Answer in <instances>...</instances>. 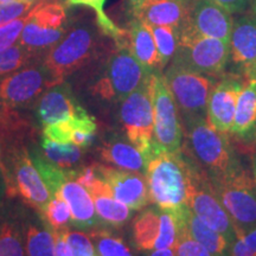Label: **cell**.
Wrapping results in <instances>:
<instances>
[{
  "label": "cell",
  "mask_w": 256,
  "mask_h": 256,
  "mask_svg": "<svg viewBox=\"0 0 256 256\" xmlns=\"http://www.w3.org/2000/svg\"><path fill=\"white\" fill-rule=\"evenodd\" d=\"M104 37L107 36L98 24L89 20H78L70 26L62 40L43 57L50 75L51 87L64 82L70 75L94 60Z\"/></svg>",
  "instance_id": "obj_1"
},
{
  "label": "cell",
  "mask_w": 256,
  "mask_h": 256,
  "mask_svg": "<svg viewBox=\"0 0 256 256\" xmlns=\"http://www.w3.org/2000/svg\"><path fill=\"white\" fill-rule=\"evenodd\" d=\"M180 152L166 151L154 142L145 156L150 200L159 209L170 212L186 206V176Z\"/></svg>",
  "instance_id": "obj_2"
},
{
  "label": "cell",
  "mask_w": 256,
  "mask_h": 256,
  "mask_svg": "<svg viewBox=\"0 0 256 256\" xmlns=\"http://www.w3.org/2000/svg\"><path fill=\"white\" fill-rule=\"evenodd\" d=\"M184 136L188 147L183 148L209 177L222 174L241 164L230 145L228 134L216 130L206 118H185Z\"/></svg>",
  "instance_id": "obj_3"
},
{
  "label": "cell",
  "mask_w": 256,
  "mask_h": 256,
  "mask_svg": "<svg viewBox=\"0 0 256 256\" xmlns=\"http://www.w3.org/2000/svg\"><path fill=\"white\" fill-rule=\"evenodd\" d=\"M114 44V50L90 87L92 94L106 102L124 101L153 72L130 52L127 36L122 42Z\"/></svg>",
  "instance_id": "obj_4"
},
{
  "label": "cell",
  "mask_w": 256,
  "mask_h": 256,
  "mask_svg": "<svg viewBox=\"0 0 256 256\" xmlns=\"http://www.w3.org/2000/svg\"><path fill=\"white\" fill-rule=\"evenodd\" d=\"M180 153L186 176V206L194 215L222 234L232 244L235 228L214 190L209 176L184 150Z\"/></svg>",
  "instance_id": "obj_5"
},
{
  "label": "cell",
  "mask_w": 256,
  "mask_h": 256,
  "mask_svg": "<svg viewBox=\"0 0 256 256\" xmlns=\"http://www.w3.org/2000/svg\"><path fill=\"white\" fill-rule=\"evenodd\" d=\"M214 190L235 229L256 226V186L252 176L240 164L222 174L209 177Z\"/></svg>",
  "instance_id": "obj_6"
},
{
  "label": "cell",
  "mask_w": 256,
  "mask_h": 256,
  "mask_svg": "<svg viewBox=\"0 0 256 256\" xmlns=\"http://www.w3.org/2000/svg\"><path fill=\"white\" fill-rule=\"evenodd\" d=\"M170 63L220 78L229 63V44L216 38L200 36L186 22L179 31L177 51Z\"/></svg>",
  "instance_id": "obj_7"
},
{
  "label": "cell",
  "mask_w": 256,
  "mask_h": 256,
  "mask_svg": "<svg viewBox=\"0 0 256 256\" xmlns=\"http://www.w3.org/2000/svg\"><path fill=\"white\" fill-rule=\"evenodd\" d=\"M66 4L58 2H40L30 11L18 44L34 54L44 56L69 30Z\"/></svg>",
  "instance_id": "obj_8"
},
{
  "label": "cell",
  "mask_w": 256,
  "mask_h": 256,
  "mask_svg": "<svg viewBox=\"0 0 256 256\" xmlns=\"http://www.w3.org/2000/svg\"><path fill=\"white\" fill-rule=\"evenodd\" d=\"M152 74L120 102V119L124 132L130 142L144 156L148 154L154 142Z\"/></svg>",
  "instance_id": "obj_9"
},
{
  "label": "cell",
  "mask_w": 256,
  "mask_h": 256,
  "mask_svg": "<svg viewBox=\"0 0 256 256\" xmlns=\"http://www.w3.org/2000/svg\"><path fill=\"white\" fill-rule=\"evenodd\" d=\"M179 112L185 118H206L208 100L218 78L192 72L171 63L162 74Z\"/></svg>",
  "instance_id": "obj_10"
},
{
  "label": "cell",
  "mask_w": 256,
  "mask_h": 256,
  "mask_svg": "<svg viewBox=\"0 0 256 256\" xmlns=\"http://www.w3.org/2000/svg\"><path fill=\"white\" fill-rule=\"evenodd\" d=\"M50 87L43 58H36L0 82V104L8 110L30 107Z\"/></svg>",
  "instance_id": "obj_11"
},
{
  "label": "cell",
  "mask_w": 256,
  "mask_h": 256,
  "mask_svg": "<svg viewBox=\"0 0 256 256\" xmlns=\"http://www.w3.org/2000/svg\"><path fill=\"white\" fill-rule=\"evenodd\" d=\"M154 142L171 153H179L184 144V127L177 104L162 72H153Z\"/></svg>",
  "instance_id": "obj_12"
},
{
  "label": "cell",
  "mask_w": 256,
  "mask_h": 256,
  "mask_svg": "<svg viewBox=\"0 0 256 256\" xmlns=\"http://www.w3.org/2000/svg\"><path fill=\"white\" fill-rule=\"evenodd\" d=\"M177 232V216L159 208L142 211L133 223L134 243L138 249L146 252L174 249Z\"/></svg>",
  "instance_id": "obj_13"
},
{
  "label": "cell",
  "mask_w": 256,
  "mask_h": 256,
  "mask_svg": "<svg viewBox=\"0 0 256 256\" xmlns=\"http://www.w3.org/2000/svg\"><path fill=\"white\" fill-rule=\"evenodd\" d=\"M229 62L246 81L256 78V16L243 12L234 19L229 42Z\"/></svg>",
  "instance_id": "obj_14"
},
{
  "label": "cell",
  "mask_w": 256,
  "mask_h": 256,
  "mask_svg": "<svg viewBox=\"0 0 256 256\" xmlns=\"http://www.w3.org/2000/svg\"><path fill=\"white\" fill-rule=\"evenodd\" d=\"M246 80L236 74L224 75L210 92L206 107V119L216 130L229 134L235 116L236 104Z\"/></svg>",
  "instance_id": "obj_15"
},
{
  "label": "cell",
  "mask_w": 256,
  "mask_h": 256,
  "mask_svg": "<svg viewBox=\"0 0 256 256\" xmlns=\"http://www.w3.org/2000/svg\"><path fill=\"white\" fill-rule=\"evenodd\" d=\"M96 174L108 184L112 194L132 210H142L151 202L146 177L140 172L96 165Z\"/></svg>",
  "instance_id": "obj_16"
},
{
  "label": "cell",
  "mask_w": 256,
  "mask_h": 256,
  "mask_svg": "<svg viewBox=\"0 0 256 256\" xmlns=\"http://www.w3.org/2000/svg\"><path fill=\"white\" fill-rule=\"evenodd\" d=\"M232 24V14L212 0H194L190 5L188 25L200 36L229 44Z\"/></svg>",
  "instance_id": "obj_17"
},
{
  "label": "cell",
  "mask_w": 256,
  "mask_h": 256,
  "mask_svg": "<svg viewBox=\"0 0 256 256\" xmlns=\"http://www.w3.org/2000/svg\"><path fill=\"white\" fill-rule=\"evenodd\" d=\"M37 114L43 126L72 118L89 115L75 98L72 87L66 81L48 88L37 104Z\"/></svg>",
  "instance_id": "obj_18"
},
{
  "label": "cell",
  "mask_w": 256,
  "mask_h": 256,
  "mask_svg": "<svg viewBox=\"0 0 256 256\" xmlns=\"http://www.w3.org/2000/svg\"><path fill=\"white\" fill-rule=\"evenodd\" d=\"M12 174H14V184L19 194L32 208L44 214L48 203L51 200L50 191L42 179L40 174H38L31 156L24 148L16 152Z\"/></svg>",
  "instance_id": "obj_19"
},
{
  "label": "cell",
  "mask_w": 256,
  "mask_h": 256,
  "mask_svg": "<svg viewBox=\"0 0 256 256\" xmlns=\"http://www.w3.org/2000/svg\"><path fill=\"white\" fill-rule=\"evenodd\" d=\"M190 5L178 0H146L130 17L152 26H170L178 32L188 20Z\"/></svg>",
  "instance_id": "obj_20"
},
{
  "label": "cell",
  "mask_w": 256,
  "mask_h": 256,
  "mask_svg": "<svg viewBox=\"0 0 256 256\" xmlns=\"http://www.w3.org/2000/svg\"><path fill=\"white\" fill-rule=\"evenodd\" d=\"M232 134L242 142H256V78L246 81L236 104Z\"/></svg>",
  "instance_id": "obj_21"
},
{
  "label": "cell",
  "mask_w": 256,
  "mask_h": 256,
  "mask_svg": "<svg viewBox=\"0 0 256 256\" xmlns=\"http://www.w3.org/2000/svg\"><path fill=\"white\" fill-rule=\"evenodd\" d=\"M68 203L72 220L78 228H90L98 223V214L89 191L83 185L70 178L60 186L58 194Z\"/></svg>",
  "instance_id": "obj_22"
},
{
  "label": "cell",
  "mask_w": 256,
  "mask_h": 256,
  "mask_svg": "<svg viewBox=\"0 0 256 256\" xmlns=\"http://www.w3.org/2000/svg\"><path fill=\"white\" fill-rule=\"evenodd\" d=\"M126 36L128 48L139 63L151 72H162L158 50L148 25L138 19L130 18Z\"/></svg>",
  "instance_id": "obj_23"
},
{
  "label": "cell",
  "mask_w": 256,
  "mask_h": 256,
  "mask_svg": "<svg viewBox=\"0 0 256 256\" xmlns=\"http://www.w3.org/2000/svg\"><path fill=\"white\" fill-rule=\"evenodd\" d=\"M88 191L94 202L96 214L104 222L110 226H119L130 220L132 209L118 200L112 194L108 184L100 177L96 179V182L88 188Z\"/></svg>",
  "instance_id": "obj_24"
},
{
  "label": "cell",
  "mask_w": 256,
  "mask_h": 256,
  "mask_svg": "<svg viewBox=\"0 0 256 256\" xmlns=\"http://www.w3.org/2000/svg\"><path fill=\"white\" fill-rule=\"evenodd\" d=\"M182 215L192 238L206 247L211 254L214 256H230L232 244L222 234L204 223L188 206L182 209Z\"/></svg>",
  "instance_id": "obj_25"
},
{
  "label": "cell",
  "mask_w": 256,
  "mask_h": 256,
  "mask_svg": "<svg viewBox=\"0 0 256 256\" xmlns=\"http://www.w3.org/2000/svg\"><path fill=\"white\" fill-rule=\"evenodd\" d=\"M100 154L104 162L119 168L140 174L145 172V156L132 144L124 142L122 140H110L104 144L100 150Z\"/></svg>",
  "instance_id": "obj_26"
},
{
  "label": "cell",
  "mask_w": 256,
  "mask_h": 256,
  "mask_svg": "<svg viewBox=\"0 0 256 256\" xmlns=\"http://www.w3.org/2000/svg\"><path fill=\"white\" fill-rule=\"evenodd\" d=\"M30 156L32 162L36 166L38 174H40L46 188H49L51 197L58 194L60 186L68 179L76 177L75 171H66L63 168H60V166L50 162L46 156H40V153L34 152Z\"/></svg>",
  "instance_id": "obj_27"
},
{
  "label": "cell",
  "mask_w": 256,
  "mask_h": 256,
  "mask_svg": "<svg viewBox=\"0 0 256 256\" xmlns=\"http://www.w3.org/2000/svg\"><path fill=\"white\" fill-rule=\"evenodd\" d=\"M106 0H66V6H86L92 8L96 14V24L100 30L114 43H120L126 38V31L121 30L110 20L104 12Z\"/></svg>",
  "instance_id": "obj_28"
},
{
  "label": "cell",
  "mask_w": 256,
  "mask_h": 256,
  "mask_svg": "<svg viewBox=\"0 0 256 256\" xmlns=\"http://www.w3.org/2000/svg\"><path fill=\"white\" fill-rule=\"evenodd\" d=\"M42 148L44 156L50 162L63 168L78 164L82 156V151L78 146L72 144L54 142L46 138L42 142Z\"/></svg>",
  "instance_id": "obj_29"
},
{
  "label": "cell",
  "mask_w": 256,
  "mask_h": 256,
  "mask_svg": "<svg viewBox=\"0 0 256 256\" xmlns=\"http://www.w3.org/2000/svg\"><path fill=\"white\" fill-rule=\"evenodd\" d=\"M151 28L153 38H154L156 50H158L160 70H164L168 63L174 58L178 48L179 32L174 28L170 26H152Z\"/></svg>",
  "instance_id": "obj_30"
},
{
  "label": "cell",
  "mask_w": 256,
  "mask_h": 256,
  "mask_svg": "<svg viewBox=\"0 0 256 256\" xmlns=\"http://www.w3.org/2000/svg\"><path fill=\"white\" fill-rule=\"evenodd\" d=\"M36 58L40 57L34 56L18 43L8 49L0 50V82Z\"/></svg>",
  "instance_id": "obj_31"
},
{
  "label": "cell",
  "mask_w": 256,
  "mask_h": 256,
  "mask_svg": "<svg viewBox=\"0 0 256 256\" xmlns=\"http://www.w3.org/2000/svg\"><path fill=\"white\" fill-rule=\"evenodd\" d=\"M185 208V206H184ZM177 216L178 220V232L174 252L176 256H214L206 247L197 242L196 240L188 232L186 224L184 222L182 209L174 212Z\"/></svg>",
  "instance_id": "obj_32"
},
{
  "label": "cell",
  "mask_w": 256,
  "mask_h": 256,
  "mask_svg": "<svg viewBox=\"0 0 256 256\" xmlns=\"http://www.w3.org/2000/svg\"><path fill=\"white\" fill-rule=\"evenodd\" d=\"M25 249L28 256H55V238L52 232L30 226L26 232Z\"/></svg>",
  "instance_id": "obj_33"
},
{
  "label": "cell",
  "mask_w": 256,
  "mask_h": 256,
  "mask_svg": "<svg viewBox=\"0 0 256 256\" xmlns=\"http://www.w3.org/2000/svg\"><path fill=\"white\" fill-rule=\"evenodd\" d=\"M90 238L94 240L96 250L100 256H133L122 240L110 232L100 230L92 232Z\"/></svg>",
  "instance_id": "obj_34"
},
{
  "label": "cell",
  "mask_w": 256,
  "mask_h": 256,
  "mask_svg": "<svg viewBox=\"0 0 256 256\" xmlns=\"http://www.w3.org/2000/svg\"><path fill=\"white\" fill-rule=\"evenodd\" d=\"M0 256H24L23 240L14 223L0 226Z\"/></svg>",
  "instance_id": "obj_35"
},
{
  "label": "cell",
  "mask_w": 256,
  "mask_h": 256,
  "mask_svg": "<svg viewBox=\"0 0 256 256\" xmlns=\"http://www.w3.org/2000/svg\"><path fill=\"white\" fill-rule=\"evenodd\" d=\"M44 216L54 230L63 229V226L72 220V211L66 200L60 196H52L46 209L44 211Z\"/></svg>",
  "instance_id": "obj_36"
},
{
  "label": "cell",
  "mask_w": 256,
  "mask_h": 256,
  "mask_svg": "<svg viewBox=\"0 0 256 256\" xmlns=\"http://www.w3.org/2000/svg\"><path fill=\"white\" fill-rule=\"evenodd\" d=\"M230 256H256V226L248 230L235 229Z\"/></svg>",
  "instance_id": "obj_37"
},
{
  "label": "cell",
  "mask_w": 256,
  "mask_h": 256,
  "mask_svg": "<svg viewBox=\"0 0 256 256\" xmlns=\"http://www.w3.org/2000/svg\"><path fill=\"white\" fill-rule=\"evenodd\" d=\"M28 16L30 12L0 26V50L8 49L18 43L25 24L28 20Z\"/></svg>",
  "instance_id": "obj_38"
},
{
  "label": "cell",
  "mask_w": 256,
  "mask_h": 256,
  "mask_svg": "<svg viewBox=\"0 0 256 256\" xmlns=\"http://www.w3.org/2000/svg\"><path fill=\"white\" fill-rule=\"evenodd\" d=\"M66 240L72 256H96L92 238L81 232H66Z\"/></svg>",
  "instance_id": "obj_39"
},
{
  "label": "cell",
  "mask_w": 256,
  "mask_h": 256,
  "mask_svg": "<svg viewBox=\"0 0 256 256\" xmlns=\"http://www.w3.org/2000/svg\"><path fill=\"white\" fill-rule=\"evenodd\" d=\"M37 4L28 2H14L8 4H0V26L28 14Z\"/></svg>",
  "instance_id": "obj_40"
},
{
  "label": "cell",
  "mask_w": 256,
  "mask_h": 256,
  "mask_svg": "<svg viewBox=\"0 0 256 256\" xmlns=\"http://www.w3.org/2000/svg\"><path fill=\"white\" fill-rule=\"evenodd\" d=\"M212 2L222 6L232 14H243L252 4V0H212Z\"/></svg>",
  "instance_id": "obj_41"
},
{
  "label": "cell",
  "mask_w": 256,
  "mask_h": 256,
  "mask_svg": "<svg viewBox=\"0 0 256 256\" xmlns=\"http://www.w3.org/2000/svg\"><path fill=\"white\" fill-rule=\"evenodd\" d=\"M66 229L54 230L52 232L54 238H55V256H72L66 240Z\"/></svg>",
  "instance_id": "obj_42"
},
{
  "label": "cell",
  "mask_w": 256,
  "mask_h": 256,
  "mask_svg": "<svg viewBox=\"0 0 256 256\" xmlns=\"http://www.w3.org/2000/svg\"><path fill=\"white\" fill-rule=\"evenodd\" d=\"M145 2L146 0H126V4H127L128 12H130V14L132 16L134 12H136V10L139 8Z\"/></svg>",
  "instance_id": "obj_43"
},
{
  "label": "cell",
  "mask_w": 256,
  "mask_h": 256,
  "mask_svg": "<svg viewBox=\"0 0 256 256\" xmlns=\"http://www.w3.org/2000/svg\"><path fill=\"white\" fill-rule=\"evenodd\" d=\"M148 256H176L174 249H158L152 250Z\"/></svg>",
  "instance_id": "obj_44"
},
{
  "label": "cell",
  "mask_w": 256,
  "mask_h": 256,
  "mask_svg": "<svg viewBox=\"0 0 256 256\" xmlns=\"http://www.w3.org/2000/svg\"><path fill=\"white\" fill-rule=\"evenodd\" d=\"M5 183H6V179H5L4 171H2V166H0V200H2V194H4L5 192Z\"/></svg>",
  "instance_id": "obj_45"
},
{
  "label": "cell",
  "mask_w": 256,
  "mask_h": 256,
  "mask_svg": "<svg viewBox=\"0 0 256 256\" xmlns=\"http://www.w3.org/2000/svg\"><path fill=\"white\" fill-rule=\"evenodd\" d=\"M252 178H254V182H255V186H256V153L252 156Z\"/></svg>",
  "instance_id": "obj_46"
},
{
  "label": "cell",
  "mask_w": 256,
  "mask_h": 256,
  "mask_svg": "<svg viewBox=\"0 0 256 256\" xmlns=\"http://www.w3.org/2000/svg\"><path fill=\"white\" fill-rule=\"evenodd\" d=\"M20 2H32V4H40V2H56V0H20Z\"/></svg>",
  "instance_id": "obj_47"
},
{
  "label": "cell",
  "mask_w": 256,
  "mask_h": 256,
  "mask_svg": "<svg viewBox=\"0 0 256 256\" xmlns=\"http://www.w3.org/2000/svg\"><path fill=\"white\" fill-rule=\"evenodd\" d=\"M249 12L256 16V0H252V4L249 6Z\"/></svg>",
  "instance_id": "obj_48"
},
{
  "label": "cell",
  "mask_w": 256,
  "mask_h": 256,
  "mask_svg": "<svg viewBox=\"0 0 256 256\" xmlns=\"http://www.w3.org/2000/svg\"><path fill=\"white\" fill-rule=\"evenodd\" d=\"M178 2H183V4H185V5H191L194 0H178Z\"/></svg>",
  "instance_id": "obj_49"
},
{
  "label": "cell",
  "mask_w": 256,
  "mask_h": 256,
  "mask_svg": "<svg viewBox=\"0 0 256 256\" xmlns=\"http://www.w3.org/2000/svg\"><path fill=\"white\" fill-rule=\"evenodd\" d=\"M20 2V0H0V4H8V2Z\"/></svg>",
  "instance_id": "obj_50"
}]
</instances>
